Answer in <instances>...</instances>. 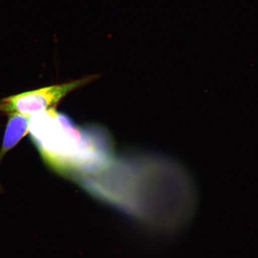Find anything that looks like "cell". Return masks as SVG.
Masks as SVG:
<instances>
[{
    "label": "cell",
    "instance_id": "cell-1",
    "mask_svg": "<svg viewBox=\"0 0 258 258\" xmlns=\"http://www.w3.org/2000/svg\"><path fill=\"white\" fill-rule=\"evenodd\" d=\"M80 186L92 198L134 220L164 231L189 221L196 206L188 174L172 160L151 154L116 156Z\"/></svg>",
    "mask_w": 258,
    "mask_h": 258
},
{
    "label": "cell",
    "instance_id": "cell-2",
    "mask_svg": "<svg viewBox=\"0 0 258 258\" xmlns=\"http://www.w3.org/2000/svg\"><path fill=\"white\" fill-rule=\"evenodd\" d=\"M28 133L47 166L74 181L101 172L114 156V144L105 128L79 126L54 108L31 115Z\"/></svg>",
    "mask_w": 258,
    "mask_h": 258
},
{
    "label": "cell",
    "instance_id": "cell-3",
    "mask_svg": "<svg viewBox=\"0 0 258 258\" xmlns=\"http://www.w3.org/2000/svg\"><path fill=\"white\" fill-rule=\"evenodd\" d=\"M98 76H90L73 82L20 93L2 100L0 111L18 113L31 117L38 112L54 108L61 100L73 90L96 79Z\"/></svg>",
    "mask_w": 258,
    "mask_h": 258
},
{
    "label": "cell",
    "instance_id": "cell-4",
    "mask_svg": "<svg viewBox=\"0 0 258 258\" xmlns=\"http://www.w3.org/2000/svg\"><path fill=\"white\" fill-rule=\"evenodd\" d=\"M30 117L18 113L9 114L2 149L0 150V164L6 154L13 149L19 143V141L28 134ZM3 191L2 187L0 184V192Z\"/></svg>",
    "mask_w": 258,
    "mask_h": 258
}]
</instances>
